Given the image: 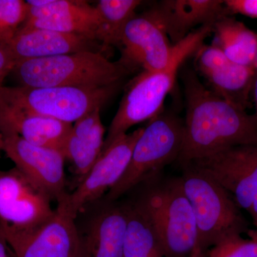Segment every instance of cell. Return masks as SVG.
Masks as SVG:
<instances>
[{
  "label": "cell",
  "mask_w": 257,
  "mask_h": 257,
  "mask_svg": "<svg viewBox=\"0 0 257 257\" xmlns=\"http://www.w3.org/2000/svg\"><path fill=\"white\" fill-rule=\"evenodd\" d=\"M126 214L125 207H112L93 218L79 234V257H122Z\"/></svg>",
  "instance_id": "ac0fdd59"
},
{
  "label": "cell",
  "mask_w": 257,
  "mask_h": 257,
  "mask_svg": "<svg viewBox=\"0 0 257 257\" xmlns=\"http://www.w3.org/2000/svg\"><path fill=\"white\" fill-rule=\"evenodd\" d=\"M212 32V45L222 50L229 60L241 65H253L257 56V34L229 15L218 19Z\"/></svg>",
  "instance_id": "44dd1931"
},
{
  "label": "cell",
  "mask_w": 257,
  "mask_h": 257,
  "mask_svg": "<svg viewBox=\"0 0 257 257\" xmlns=\"http://www.w3.org/2000/svg\"><path fill=\"white\" fill-rule=\"evenodd\" d=\"M15 62L47 58L81 52L104 54L109 47L84 35L40 28H20L5 45Z\"/></svg>",
  "instance_id": "9a60e30c"
},
{
  "label": "cell",
  "mask_w": 257,
  "mask_h": 257,
  "mask_svg": "<svg viewBox=\"0 0 257 257\" xmlns=\"http://www.w3.org/2000/svg\"><path fill=\"white\" fill-rule=\"evenodd\" d=\"M144 131L139 128L115 139L102 150L92 168L71 194H66L61 203L71 215L76 217L89 202L99 199L119 182L127 168L134 147Z\"/></svg>",
  "instance_id": "30bf717a"
},
{
  "label": "cell",
  "mask_w": 257,
  "mask_h": 257,
  "mask_svg": "<svg viewBox=\"0 0 257 257\" xmlns=\"http://www.w3.org/2000/svg\"><path fill=\"white\" fill-rule=\"evenodd\" d=\"M101 108L82 116L72 125L62 153L72 162L82 180L100 157L104 144L105 128L101 121Z\"/></svg>",
  "instance_id": "d6986e66"
},
{
  "label": "cell",
  "mask_w": 257,
  "mask_h": 257,
  "mask_svg": "<svg viewBox=\"0 0 257 257\" xmlns=\"http://www.w3.org/2000/svg\"><path fill=\"white\" fill-rule=\"evenodd\" d=\"M182 187L192 208L197 246L204 251L249 228L234 198L212 177L191 163L180 166Z\"/></svg>",
  "instance_id": "5b68a950"
},
{
  "label": "cell",
  "mask_w": 257,
  "mask_h": 257,
  "mask_svg": "<svg viewBox=\"0 0 257 257\" xmlns=\"http://www.w3.org/2000/svg\"><path fill=\"white\" fill-rule=\"evenodd\" d=\"M253 67H254L255 69H256V70H257V56L256 60H255L254 63H253Z\"/></svg>",
  "instance_id": "d6a6232c"
},
{
  "label": "cell",
  "mask_w": 257,
  "mask_h": 257,
  "mask_svg": "<svg viewBox=\"0 0 257 257\" xmlns=\"http://www.w3.org/2000/svg\"><path fill=\"white\" fill-rule=\"evenodd\" d=\"M127 221L122 257H164L151 224L136 203L126 206Z\"/></svg>",
  "instance_id": "7402d4cb"
},
{
  "label": "cell",
  "mask_w": 257,
  "mask_h": 257,
  "mask_svg": "<svg viewBox=\"0 0 257 257\" xmlns=\"http://www.w3.org/2000/svg\"><path fill=\"white\" fill-rule=\"evenodd\" d=\"M28 5L23 0H0V45H7L28 18Z\"/></svg>",
  "instance_id": "cb8c5ba5"
},
{
  "label": "cell",
  "mask_w": 257,
  "mask_h": 257,
  "mask_svg": "<svg viewBox=\"0 0 257 257\" xmlns=\"http://www.w3.org/2000/svg\"><path fill=\"white\" fill-rule=\"evenodd\" d=\"M256 70L253 66L230 62L203 74L211 92L233 105L246 111L249 105Z\"/></svg>",
  "instance_id": "ffe728a7"
},
{
  "label": "cell",
  "mask_w": 257,
  "mask_h": 257,
  "mask_svg": "<svg viewBox=\"0 0 257 257\" xmlns=\"http://www.w3.org/2000/svg\"><path fill=\"white\" fill-rule=\"evenodd\" d=\"M9 249L10 247L8 242L0 230V257H11L10 255Z\"/></svg>",
  "instance_id": "f1b7e54d"
},
{
  "label": "cell",
  "mask_w": 257,
  "mask_h": 257,
  "mask_svg": "<svg viewBox=\"0 0 257 257\" xmlns=\"http://www.w3.org/2000/svg\"><path fill=\"white\" fill-rule=\"evenodd\" d=\"M51 198L18 170L0 172V227H37L53 216Z\"/></svg>",
  "instance_id": "8fae6325"
},
{
  "label": "cell",
  "mask_w": 257,
  "mask_h": 257,
  "mask_svg": "<svg viewBox=\"0 0 257 257\" xmlns=\"http://www.w3.org/2000/svg\"><path fill=\"white\" fill-rule=\"evenodd\" d=\"M249 239H243L241 235L225 240L208 253V257H257V229L248 230Z\"/></svg>",
  "instance_id": "d4e9b609"
},
{
  "label": "cell",
  "mask_w": 257,
  "mask_h": 257,
  "mask_svg": "<svg viewBox=\"0 0 257 257\" xmlns=\"http://www.w3.org/2000/svg\"><path fill=\"white\" fill-rule=\"evenodd\" d=\"M212 27H199L174 45L165 68L152 72L143 70L133 79L111 121L103 150L135 125L150 121L163 111L164 102L175 87L179 71L189 56L194 55L211 35Z\"/></svg>",
  "instance_id": "7a4b0ae2"
},
{
  "label": "cell",
  "mask_w": 257,
  "mask_h": 257,
  "mask_svg": "<svg viewBox=\"0 0 257 257\" xmlns=\"http://www.w3.org/2000/svg\"><path fill=\"white\" fill-rule=\"evenodd\" d=\"M120 60L132 70L165 68L170 62L173 45L158 23L146 13L135 15L125 27L120 42Z\"/></svg>",
  "instance_id": "4fadbf2b"
},
{
  "label": "cell",
  "mask_w": 257,
  "mask_h": 257,
  "mask_svg": "<svg viewBox=\"0 0 257 257\" xmlns=\"http://www.w3.org/2000/svg\"><path fill=\"white\" fill-rule=\"evenodd\" d=\"M186 116L179 166L210 156L229 147L257 144L254 114L221 99L200 81L197 72L182 66Z\"/></svg>",
  "instance_id": "6da1fadb"
},
{
  "label": "cell",
  "mask_w": 257,
  "mask_h": 257,
  "mask_svg": "<svg viewBox=\"0 0 257 257\" xmlns=\"http://www.w3.org/2000/svg\"><path fill=\"white\" fill-rule=\"evenodd\" d=\"M251 92L253 93V102H254L255 109H256L254 115L257 118V70L254 81H253L252 91H251Z\"/></svg>",
  "instance_id": "4dcf8cb0"
},
{
  "label": "cell",
  "mask_w": 257,
  "mask_h": 257,
  "mask_svg": "<svg viewBox=\"0 0 257 257\" xmlns=\"http://www.w3.org/2000/svg\"><path fill=\"white\" fill-rule=\"evenodd\" d=\"M140 0H100L95 7L99 15L97 40L104 46H120L126 25L136 15Z\"/></svg>",
  "instance_id": "603a6c76"
},
{
  "label": "cell",
  "mask_w": 257,
  "mask_h": 257,
  "mask_svg": "<svg viewBox=\"0 0 257 257\" xmlns=\"http://www.w3.org/2000/svg\"><path fill=\"white\" fill-rule=\"evenodd\" d=\"M183 136L184 120L172 111L163 109L150 120L134 147L124 175L108 192V199L116 200L177 161Z\"/></svg>",
  "instance_id": "8992f818"
},
{
  "label": "cell",
  "mask_w": 257,
  "mask_h": 257,
  "mask_svg": "<svg viewBox=\"0 0 257 257\" xmlns=\"http://www.w3.org/2000/svg\"><path fill=\"white\" fill-rule=\"evenodd\" d=\"M2 136L3 150L34 185L57 202L67 194L62 152L32 145L16 135Z\"/></svg>",
  "instance_id": "7c38bea8"
},
{
  "label": "cell",
  "mask_w": 257,
  "mask_h": 257,
  "mask_svg": "<svg viewBox=\"0 0 257 257\" xmlns=\"http://www.w3.org/2000/svg\"><path fill=\"white\" fill-rule=\"evenodd\" d=\"M16 62L5 45H0V89L7 76L13 72Z\"/></svg>",
  "instance_id": "83f0119b"
},
{
  "label": "cell",
  "mask_w": 257,
  "mask_h": 257,
  "mask_svg": "<svg viewBox=\"0 0 257 257\" xmlns=\"http://www.w3.org/2000/svg\"><path fill=\"white\" fill-rule=\"evenodd\" d=\"M28 18L21 28H40L84 35L97 40L96 8L75 0H29ZM99 42V41H98Z\"/></svg>",
  "instance_id": "5bb4252c"
},
{
  "label": "cell",
  "mask_w": 257,
  "mask_h": 257,
  "mask_svg": "<svg viewBox=\"0 0 257 257\" xmlns=\"http://www.w3.org/2000/svg\"><path fill=\"white\" fill-rule=\"evenodd\" d=\"M189 257H208L207 251H204L199 246H196Z\"/></svg>",
  "instance_id": "f546056e"
},
{
  "label": "cell",
  "mask_w": 257,
  "mask_h": 257,
  "mask_svg": "<svg viewBox=\"0 0 257 257\" xmlns=\"http://www.w3.org/2000/svg\"><path fill=\"white\" fill-rule=\"evenodd\" d=\"M119 84L99 88L3 87L0 100L36 114L72 123L102 107Z\"/></svg>",
  "instance_id": "52a82bcc"
},
{
  "label": "cell",
  "mask_w": 257,
  "mask_h": 257,
  "mask_svg": "<svg viewBox=\"0 0 257 257\" xmlns=\"http://www.w3.org/2000/svg\"><path fill=\"white\" fill-rule=\"evenodd\" d=\"M3 136H2L1 133H0V151H1V150H3Z\"/></svg>",
  "instance_id": "1f68e13d"
},
{
  "label": "cell",
  "mask_w": 257,
  "mask_h": 257,
  "mask_svg": "<svg viewBox=\"0 0 257 257\" xmlns=\"http://www.w3.org/2000/svg\"><path fill=\"white\" fill-rule=\"evenodd\" d=\"M132 69L104 54L81 52L17 62L13 72L20 86L99 88L120 84Z\"/></svg>",
  "instance_id": "277c9868"
},
{
  "label": "cell",
  "mask_w": 257,
  "mask_h": 257,
  "mask_svg": "<svg viewBox=\"0 0 257 257\" xmlns=\"http://www.w3.org/2000/svg\"><path fill=\"white\" fill-rule=\"evenodd\" d=\"M74 219L57 203L53 216L37 227L0 230L15 257H79V233Z\"/></svg>",
  "instance_id": "9c48e42d"
},
{
  "label": "cell",
  "mask_w": 257,
  "mask_h": 257,
  "mask_svg": "<svg viewBox=\"0 0 257 257\" xmlns=\"http://www.w3.org/2000/svg\"><path fill=\"white\" fill-rule=\"evenodd\" d=\"M196 67L201 74L207 73L231 62L223 51L214 45L203 44L195 53Z\"/></svg>",
  "instance_id": "484cf974"
},
{
  "label": "cell",
  "mask_w": 257,
  "mask_h": 257,
  "mask_svg": "<svg viewBox=\"0 0 257 257\" xmlns=\"http://www.w3.org/2000/svg\"><path fill=\"white\" fill-rule=\"evenodd\" d=\"M188 163L224 187L250 214L257 229V144L229 147Z\"/></svg>",
  "instance_id": "ba28073f"
},
{
  "label": "cell",
  "mask_w": 257,
  "mask_h": 257,
  "mask_svg": "<svg viewBox=\"0 0 257 257\" xmlns=\"http://www.w3.org/2000/svg\"><path fill=\"white\" fill-rule=\"evenodd\" d=\"M145 182L147 188L135 203L151 224L162 254L189 257L197 246V230L180 177L163 178L160 173Z\"/></svg>",
  "instance_id": "3957f363"
},
{
  "label": "cell",
  "mask_w": 257,
  "mask_h": 257,
  "mask_svg": "<svg viewBox=\"0 0 257 257\" xmlns=\"http://www.w3.org/2000/svg\"><path fill=\"white\" fill-rule=\"evenodd\" d=\"M145 13L162 27L173 45L196 27L213 25L227 15L222 0H163Z\"/></svg>",
  "instance_id": "2e32d148"
},
{
  "label": "cell",
  "mask_w": 257,
  "mask_h": 257,
  "mask_svg": "<svg viewBox=\"0 0 257 257\" xmlns=\"http://www.w3.org/2000/svg\"><path fill=\"white\" fill-rule=\"evenodd\" d=\"M72 125L0 100L2 135H16L32 145L62 152Z\"/></svg>",
  "instance_id": "e0dca14e"
},
{
  "label": "cell",
  "mask_w": 257,
  "mask_h": 257,
  "mask_svg": "<svg viewBox=\"0 0 257 257\" xmlns=\"http://www.w3.org/2000/svg\"><path fill=\"white\" fill-rule=\"evenodd\" d=\"M225 10L227 15L239 14L257 18V0H225Z\"/></svg>",
  "instance_id": "4316f807"
}]
</instances>
